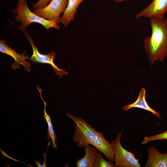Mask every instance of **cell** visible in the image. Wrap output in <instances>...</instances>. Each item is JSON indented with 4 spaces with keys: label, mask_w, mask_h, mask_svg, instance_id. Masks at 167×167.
Listing matches in <instances>:
<instances>
[{
    "label": "cell",
    "mask_w": 167,
    "mask_h": 167,
    "mask_svg": "<svg viewBox=\"0 0 167 167\" xmlns=\"http://www.w3.org/2000/svg\"><path fill=\"white\" fill-rule=\"evenodd\" d=\"M66 114L75 123L72 139L78 147L83 148L88 144L93 145L103 153L109 160L114 161L112 145L105 138L102 132L97 131L87 121L79 116L69 113Z\"/></svg>",
    "instance_id": "cell-1"
},
{
    "label": "cell",
    "mask_w": 167,
    "mask_h": 167,
    "mask_svg": "<svg viewBox=\"0 0 167 167\" xmlns=\"http://www.w3.org/2000/svg\"><path fill=\"white\" fill-rule=\"evenodd\" d=\"M151 36L144 40V49L150 65L163 62L167 56V18L150 19Z\"/></svg>",
    "instance_id": "cell-2"
},
{
    "label": "cell",
    "mask_w": 167,
    "mask_h": 167,
    "mask_svg": "<svg viewBox=\"0 0 167 167\" xmlns=\"http://www.w3.org/2000/svg\"><path fill=\"white\" fill-rule=\"evenodd\" d=\"M12 11L14 14H17L15 18L21 25V26L17 27L23 32L27 31L26 27L32 23L41 24L48 31L51 28L57 30L60 29L55 22L46 19L32 12L28 6L27 0H18L16 8Z\"/></svg>",
    "instance_id": "cell-3"
},
{
    "label": "cell",
    "mask_w": 167,
    "mask_h": 167,
    "mask_svg": "<svg viewBox=\"0 0 167 167\" xmlns=\"http://www.w3.org/2000/svg\"><path fill=\"white\" fill-rule=\"evenodd\" d=\"M122 131L120 132L110 143L114 154L115 167H140L139 160L134 154L123 147L120 143Z\"/></svg>",
    "instance_id": "cell-4"
},
{
    "label": "cell",
    "mask_w": 167,
    "mask_h": 167,
    "mask_svg": "<svg viewBox=\"0 0 167 167\" xmlns=\"http://www.w3.org/2000/svg\"><path fill=\"white\" fill-rule=\"evenodd\" d=\"M68 1V0H51L46 7L34 10L33 12L36 15L54 21L58 24L61 23L60 15L65 11Z\"/></svg>",
    "instance_id": "cell-5"
},
{
    "label": "cell",
    "mask_w": 167,
    "mask_h": 167,
    "mask_svg": "<svg viewBox=\"0 0 167 167\" xmlns=\"http://www.w3.org/2000/svg\"><path fill=\"white\" fill-rule=\"evenodd\" d=\"M24 34L30 42L32 49V54L28 58L29 59L35 63H40L50 65L53 67L54 71L56 75H58L61 78H62V75H65L68 73L66 71L65 69L59 68L54 63V59L56 55V53L54 51H52L46 54L40 53L37 48L35 45L33 43V40L30 37L28 32H25Z\"/></svg>",
    "instance_id": "cell-6"
},
{
    "label": "cell",
    "mask_w": 167,
    "mask_h": 167,
    "mask_svg": "<svg viewBox=\"0 0 167 167\" xmlns=\"http://www.w3.org/2000/svg\"><path fill=\"white\" fill-rule=\"evenodd\" d=\"M167 11V0H153L147 6L136 14V19L141 17L162 19Z\"/></svg>",
    "instance_id": "cell-7"
},
{
    "label": "cell",
    "mask_w": 167,
    "mask_h": 167,
    "mask_svg": "<svg viewBox=\"0 0 167 167\" xmlns=\"http://www.w3.org/2000/svg\"><path fill=\"white\" fill-rule=\"evenodd\" d=\"M0 52L4 54L8 55L13 58L14 62L12 64V68L14 69L17 68L20 69V65L24 67V69L28 72L31 71V62H28L27 59H28V55H26V51L24 50L21 54L16 52L15 49L9 47L5 40H0Z\"/></svg>",
    "instance_id": "cell-8"
},
{
    "label": "cell",
    "mask_w": 167,
    "mask_h": 167,
    "mask_svg": "<svg viewBox=\"0 0 167 167\" xmlns=\"http://www.w3.org/2000/svg\"><path fill=\"white\" fill-rule=\"evenodd\" d=\"M148 158L144 167H167V152L160 153L154 147H150L148 150Z\"/></svg>",
    "instance_id": "cell-9"
},
{
    "label": "cell",
    "mask_w": 167,
    "mask_h": 167,
    "mask_svg": "<svg viewBox=\"0 0 167 167\" xmlns=\"http://www.w3.org/2000/svg\"><path fill=\"white\" fill-rule=\"evenodd\" d=\"M146 89L142 88L139 92L136 100L134 102L123 106V110L126 111L132 108H139L151 112L157 117L161 119L160 114L151 108L147 103L146 100Z\"/></svg>",
    "instance_id": "cell-10"
},
{
    "label": "cell",
    "mask_w": 167,
    "mask_h": 167,
    "mask_svg": "<svg viewBox=\"0 0 167 167\" xmlns=\"http://www.w3.org/2000/svg\"><path fill=\"white\" fill-rule=\"evenodd\" d=\"M85 0H68V3L62 16L60 18V22L65 27H67L71 21L75 19V15L77 9Z\"/></svg>",
    "instance_id": "cell-11"
},
{
    "label": "cell",
    "mask_w": 167,
    "mask_h": 167,
    "mask_svg": "<svg viewBox=\"0 0 167 167\" xmlns=\"http://www.w3.org/2000/svg\"><path fill=\"white\" fill-rule=\"evenodd\" d=\"M85 153L84 157L75 162L77 167H92L98 152L94 146L88 144L84 148Z\"/></svg>",
    "instance_id": "cell-12"
},
{
    "label": "cell",
    "mask_w": 167,
    "mask_h": 167,
    "mask_svg": "<svg viewBox=\"0 0 167 167\" xmlns=\"http://www.w3.org/2000/svg\"><path fill=\"white\" fill-rule=\"evenodd\" d=\"M40 97L44 102V115L43 117L45 118V120L47 123L48 126V131L47 133V139L48 140L49 138L51 139V141L53 148L56 149L57 148L56 141L57 138L55 132L54 130L53 126L51 122V119L50 115H48L46 112V102L43 99L41 95V92L40 93Z\"/></svg>",
    "instance_id": "cell-13"
},
{
    "label": "cell",
    "mask_w": 167,
    "mask_h": 167,
    "mask_svg": "<svg viewBox=\"0 0 167 167\" xmlns=\"http://www.w3.org/2000/svg\"><path fill=\"white\" fill-rule=\"evenodd\" d=\"M93 167H115V166L113 162L104 159L101 152L99 151L96 156Z\"/></svg>",
    "instance_id": "cell-14"
},
{
    "label": "cell",
    "mask_w": 167,
    "mask_h": 167,
    "mask_svg": "<svg viewBox=\"0 0 167 167\" xmlns=\"http://www.w3.org/2000/svg\"><path fill=\"white\" fill-rule=\"evenodd\" d=\"M161 140H167V129L164 132L158 134L150 136H145L141 143L145 144L150 141Z\"/></svg>",
    "instance_id": "cell-15"
},
{
    "label": "cell",
    "mask_w": 167,
    "mask_h": 167,
    "mask_svg": "<svg viewBox=\"0 0 167 167\" xmlns=\"http://www.w3.org/2000/svg\"><path fill=\"white\" fill-rule=\"evenodd\" d=\"M51 0H39L36 3L32 4L34 10L42 8L47 6Z\"/></svg>",
    "instance_id": "cell-16"
},
{
    "label": "cell",
    "mask_w": 167,
    "mask_h": 167,
    "mask_svg": "<svg viewBox=\"0 0 167 167\" xmlns=\"http://www.w3.org/2000/svg\"><path fill=\"white\" fill-rule=\"evenodd\" d=\"M116 2H122L124 1H130L131 0H112Z\"/></svg>",
    "instance_id": "cell-17"
}]
</instances>
